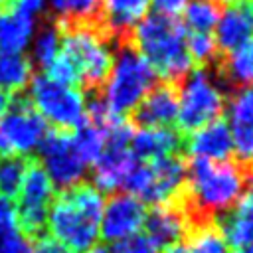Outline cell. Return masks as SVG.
I'll list each match as a JSON object with an SVG mask.
<instances>
[{
	"label": "cell",
	"instance_id": "obj_27",
	"mask_svg": "<svg viewBox=\"0 0 253 253\" xmlns=\"http://www.w3.org/2000/svg\"><path fill=\"white\" fill-rule=\"evenodd\" d=\"M186 49H188L192 63H198L200 67L217 65L219 61V49H217L213 34L186 32Z\"/></svg>",
	"mask_w": 253,
	"mask_h": 253
},
{
	"label": "cell",
	"instance_id": "obj_25",
	"mask_svg": "<svg viewBox=\"0 0 253 253\" xmlns=\"http://www.w3.org/2000/svg\"><path fill=\"white\" fill-rule=\"evenodd\" d=\"M59 42H61V36H59V28L57 24L51 20V22H45L43 26H40V30L34 34L32 38V57L30 61L40 65L42 69H47L57 51H59Z\"/></svg>",
	"mask_w": 253,
	"mask_h": 253
},
{
	"label": "cell",
	"instance_id": "obj_21",
	"mask_svg": "<svg viewBox=\"0 0 253 253\" xmlns=\"http://www.w3.org/2000/svg\"><path fill=\"white\" fill-rule=\"evenodd\" d=\"M217 67H219V77L229 87L239 89L253 85V40L225 53L217 61Z\"/></svg>",
	"mask_w": 253,
	"mask_h": 253
},
{
	"label": "cell",
	"instance_id": "obj_7",
	"mask_svg": "<svg viewBox=\"0 0 253 253\" xmlns=\"http://www.w3.org/2000/svg\"><path fill=\"white\" fill-rule=\"evenodd\" d=\"M28 101L45 123L59 130H73L87 121V99L79 87L36 75L30 81Z\"/></svg>",
	"mask_w": 253,
	"mask_h": 253
},
{
	"label": "cell",
	"instance_id": "obj_40",
	"mask_svg": "<svg viewBox=\"0 0 253 253\" xmlns=\"http://www.w3.org/2000/svg\"><path fill=\"white\" fill-rule=\"evenodd\" d=\"M14 2H16V0H0V8H2V6H10V4H14Z\"/></svg>",
	"mask_w": 253,
	"mask_h": 253
},
{
	"label": "cell",
	"instance_id": "obj_20",
	"mask_svg": "<svg viewBox=\"0 0 253 253\" xmlns=\"http://www.w3.org/2000/svg\"><path fill=\"white\" fill-rule=\"evenodd\" d=\"M36 34V18L18 6L0 8V51L22 53Z\"/></svg>",
	"mask_w": 253,
	"mask_h": 253
},
{
	"label": "cell",
	"instance_id": "obj_31",
	"mask_svg": "<svg viewBox=\"0 0 253 253\" xmlns=\"http://www.w3.org/2000/svg\"><path fill=\"white\" fill-rule=\"evenodd\" d=\"M111 253H158V249L154 247V243L146 235L136 233L128 239L117 241Z\"/></svg>",
	"mask_w": 253,
	"mask_h": 253
},
{
	"label": "cell",
	"instance_id": "obj_29",
	"mask_svg": "<svg viewBox=\"0 0 253 253\" xmlns=\"http://www.w3.org/2000/svg\"><path fill=\"white\" fill-rule=\"evenodd\" d=\"M26 158H2L0 160V194L6 198H14L20 190L24 172H26Z\"/></svg>",
	"mask_w": 253,
	"mask_h": 253
},
{
	"label": "cell",
	"instance_id": "obj_16",
	"mask_svg": "<svg viewBox=\"0 0 253 253\" xmlns=\"http://www.w3.org/2000/svg\"><path fill=\"white\" fill-rule=\"evenodd\" d=\"M142 227L146 231L144 235L154 243V247L164 249L186 237L190 229V219L180 202L162 204V206H154L146 213Z\"/></svg>",
	"mask_w": 253,
	"mask_h": 253
},
{
	"label": "cell",
	"instance_id": "obj_4",
	"mask_svg": "<svg viewBox=\"0 0 253 253\" xmlns=\"http://www.w3.org/2000/svg\"><path fill=\"white\" fill-rule=\"evenodd\" d=\"M134 51L150 65L156 77L166 83H180L192 71L186 49V30L176 16H144L126 40Z\"/></svg>",
	"mask_w": 253,
	"mask_h": 253
},
{
	"label": "cell",
	"instance_id": "obj_22",
	"mask_svg": "<svg viewBox=\"0 0 253 253\" xmlns=\"http://www.w3.org/2000/svg\"><path fill=\"white\" fill-rule=\"evenodd\" d=\"M34 73V63L24 53H12V51H0V91L8 93L10 97L14 93L24 91Z\"/></svg>",
	"mask_w": 253,
	"mask_h": 253
},
{
	"label": "cell",
	"instance_id": "obj_37",
	"mask_svg": "<svg viewBox=\"0 0 253 253\" xmlns=\"http://www.w3.org/2000/svg\"><path fill=\"white\" fill-rule=\"evenodd\" d=\"M83 253H111L107 247H101V245H93L91 249H87V251H83Z\"/></svg>",
	"mask_w": 253,
	"mask_h": 253
},
{
	"label": "cell",
	"instance_id": "obj_34",
	"mask_svg": "<svg viewBox=\"0 0 253 253\" xmlns=\"http://www.w3.org/2000/svg\"><path fill=\"white\" fill-rule=\"evenodd\" d=\"M8 225H18L16 223V208L10 198L0 194V229Z\"/></svg>",
	"mask_w": 253,
	"mask_h": 253
},
{
	"label": "cell",
	"instance_id": "obj_14",
	"mask_svg": "<svg viewBox=\"0 0 253 253\" xmlns=\"http://www.w3.org/2000/svg\"><path fill=\"white\" fill-rule=\"evenodd\" d=\"M213 30L217 49L223 55L253 40V0H239L225 6Z\"/></svg>",
	"mask_w": 253,
	"mask_h": 253
},
{
	"label": "cell",
	"instance_id": "obj_18",
	"mask_svg": "<svg viewBox=\"0 0 253 253\" xmlns=\"http://www.w3.org/2000/svg\"><path fill=\"white\" fill-rule=\"evenodd\" d=\"M128 146L136 160L146 162L176 154L184 146V136L170 126H140L138 130H132Z\"/></svg>",
	"mask_w": 253,
	"mask_h": 253
},
{
	"label": "cell",
	"instance_id": "obj_35",
	"mask_svg": "<svg viewBox=\"0 0 253 253\" xmlns=\"http://www.w3.org/2000/svg\"><path fill=\"white\" fill-rule=\"evenodd\" d=\"M47 2L49 0H16L14 6H18L22 12H26V14H30V16L36 18V14H40L45 8Z\"/></svg>",
	"mask_w": 253,
	"mask_h": 253
},
{
	"label": "cell",
	"instance_id": "obj_33",
	"mask_svg": "<svg viewBox=\"0 0 253 253\" xmlns=\"http://www.w3.org/2000/svg\"><path fill=\"white\" fill-rule=\"evenodd\" d=\"M188 2H190V0H150V4L156 8V12H158V14H166V16H176V14H180V12L186 8Z\"/></svg>",
	"mask_w": 253,
	"mask_h": 253
},
{
	"label": "cell",
	"instance_id": "obj_32",
	"mask_svg": "<svg viewBox=\"0 0 253 253\" xmlns=\"http://www.w3.org/2000/svg\"><path fill=\"white\" fill-rule=\"evenodd\" d=\"M32 253H71L65 245H61L57 239L51 235H38L36 241L32 243Z\"/></svg>",
	"mask_w": 253,
	"mask_h": 253
},
{
	"label": "cell",
	"instance_id": "obj_30",
	"mask_svg": "<svg viewBox=\"0 0 253 253\" xmlns=\"http://www.w3.org/2000/svg\"><path fill=\"white\" fill-rule=\"evenodd\" d=\"M0 253H32V243L18 225H8L0 229Z\"/></svg>",
	"mask_w": 253,
	"mask_h": 253
},
{
	"label": "cell",
	"instance_id": "obj_5",
	"mask_svg": "<svg viewBox=\"0 0 253 253\" xmlns=\"http://www.w3.org/2000/svg\"><path fill=\"white\" fill-rule=\"evenodd\" d=\"M156 75L128 42L117 45L111 71L97 93L111 115L126 117L154 87Z\"/></svg>",
	"mask_w": 253,
	"mask_h": 253
},
{
	"label": "cell",
	"instance_id": "obj_36",
	"mask_svg": "<svg viewBox=\"0 0 253 253\" xmlns=\"http://www.w3.org/2000/svg\"><path fill=\"white\" fill-rule=\"evenodd\" d=\"M10 101H12V97L8 95V93H4V91H0V117L4 115V111L8 109V105H10Z\"/></svg>",
	"mask_w": 253,
	"mask_h": 253
},
{
	"label": "cell",
	"instance_id": "obj_12",
	"mask_svg": "<svg viewBox=\"0 0 253 253\" xmlns=\"http://www.w3.org/2000/svg\"><path fill=\"white\" fill-rule=\"evenodd\" d=\"M144 217L146 210L138 198L126 192L113 194L103 206L99 235L111 243L128 239L142 229Z\"/></svg>",
	"mask_w": 253,
	"mask_h": 253
},
{
	"label": "cell",
	"instance_id": "obj_28",
	"mask_svg": "<svg viewBox=\"0 0 253 253\" xmlns=\"http://www.w3.org/2000/svg\"><path fill=\"white\" fill-rule=\"evenodd\" d=\"M229 126L253 128V85L239 87L229 101Z\"/></svg>",
	"mask_w": 253,
	"mask_h": 253
},
{
	"label": "cell",
	"instance_id": "obj_38",
	"mask_svg": "<svg viewBox=\"0 0 253 253\" xmlns=\"http://www.w3.org/2000/svg\"><path fill=\"white\" fill-rule=\"evenodd\" d=\"M219 6H229V4H235V2H239V0H215Z\"/></svg>",
	"mask_w": 253,
	"mask_h": 253
},
{
	"label": "cell",
	"instance_id": "obj_3",
	"mask_svg": "<svg viewBox=\"0 0 253 253\" xmlns=\"http://www.w3.org/2000/svg\"><path fill=\"white\" fill-rule=\"evenodd\" d=\"M103 206L105 198L101 190L93 184L79 182L53 196L45 227L51 237L65 245L71 253H83L99 239Z\"/></svg>",
	"mask_w": 253,
	"mask_h": 253
},
{
	"label": "cell",
	"instance_id": "obj_39",
	"mask_svg": "<svg viewBox=\"0 0 253 253\" xmlns=\"http://www.w3.org/2000/svg\"><path fill=\"white\" fill-rule=\"evenodd\" d=\"M237 253H253V245H249V247H243V249H239Z\"/></svg>",
	"mask_w": 253,
	"mask_h": 253
},
{
	"label": "cell",
	"instance_id": "obj_9",
	"mask_svg": "<svg viewBox=\"0 0 253 253\" xmlns=\"http://www.w3.org/2000/svg\"><path fill=\"white\" fill-rule=\"evenodd\" d=\"M47 134V125L32 103L24 97L10 101L0 117V156L24 158L40 148Z\"/></svg>",
	"mask_w": 253,
	"mask_h": 253
},
{
	"label": "cell",
	"instance_id": "obj_17",
	"mask_svg": "<svg viewBox=\"0 0 253 253\" xmlns=\"http://www.w3.org/2000/svg\"><path fill=\"white\" fill-rule=\"evenodd\" d=\"M184 146L192 158L204 160H227L233 152V140L229 125L223 119L211 121L196 130L184 140Z\"/></svg>",
	"mask_w": 253,
	"mask_h": 253
},
{
	"label": "cell",
	"instance_id": "obj_1",
	"mask_svg": "<svg viewBox=\"0 0 253 253\" xmlns=\"http://www.w3.org/2000/svg\"><path fill=\"white\" fill-rule=\"evenodd\" d=\"M55 22V20H53ZM59 28V51L45 69L55 81L81 87L97 95L111 71L115 59V42L97 26V22H55Z\"/></svg>",
	"mask_w": 253,
	"mask_h": 253
},
{
	"label": "cell",
	"instance_id": "obj_19",
	"mask_svg": "<svg viewBox=\"0 0 253 253\" xmlns=\"http://www.w3.org/2000/svg\"><path fill=\"white\" fill-rule=\"evenodd\" d=\"M225 241L233 249L253 245V184L245 188L239 200L217 221Z\"/></svg>",
	"mask_w": 253,
	"mask_h": 253
},
{
	"label": "cell",
	"instance_id": "obj_6",
	"mask_svg": "<svg viewBox=\"0 0 253 253\" xmlns=\"http://www.w3.org/2000/svg\"><path fill=\"white\" fill-rule=\"evenodd\" d=\"M186 170L188 164L178 154L146 162L138 160L130 176L126 178L123 190L138 198L142 204H176L182 200L186 188Z\"/></svg>",
	"mask_w": 253,
	"mask_h": 253
},
{
	"label": "cell",
	"instance_id": "obj_11",
	"mask_svg": "<svg viewBox=\"0 0 253 253\" xmlns=\"http://www.w3.org/2000/svg\"><path fill=\"white\" fill-rule=\"evenodd\" d=\"M38 150L42 158L40 164L47 172L53 186L65 190L83 180L89 164L83 160L75 144L73 130H59V128L47 130Z\"/></svg>",
	"mask_w": 253,
	"mask_h": 253
},
{
	"label": "cell",
	"instance_id": "obj_15",
	"mask_svg": "<svg viewBox=\"0 0 253 253\" xmlns=\"http://www.w3.org/2000/svg\"><path fill=\"white\" fill-rule=\"evenodd\" d=\"M178 115V85L176 83H154L144 99L130 113L136 126H168Z\"/></svg>",
	"mask_w": 253,
	"mask_h": 253
},
{
	"label": "cell",
	"instance_id": "obj_8",
	"mask_svg": "<svg viewBox=\"0 0 253 253\" xmlns=\"http://www.w3.org/2000/svg\"><path fill=\"white\" fill-rule=\"evenodd\" d=\"M225 97L219 85L206 69L190 71L178 83V115L180 132H192L211 121L221 119Z\"/></svg>",
	"mask_w": 253,
	"mask_h": 253
},
{
	"label": "cell",
	"instance_id": "obj_26",
	"mask_svg": "<svg viewBox=\"0 0 253 253\" xmlns=\"http://www.w3.org/2000/svg\"><path fill=\"white\" fill-rule=\"evenodd\" d=\"M55 22H97L101 0H49Z\"/></svg>",
	"mask_w": 253,
	"mask_h": 253
},
{
	"label": "cell",
	"instance_id": "obj_23",
	"mask_svg": "<svg viewBox=\"0 0 253 253\" xmlns=\"http://www.w3.org/2000/svg\"><path fill=\"white\" fill-rule=\"evenodd\" d=\"M184 253H227L229 245L217 225L213 221H202L188 229L186 237L182 239Z\"/></svg>",
	"mask_w": 253,
	"mask_h": 253
},
{
	"label": "cell",
	"instance_id": "obj_10",
	"mask_svg": "<svg viewBox=\"0 0 253 253\" xmlns=\"http://www.w3.org/2000/svg\"><path fill=\"white\" fill-rule=\"evenodd\" d=\"M53 182L43 166L36 160H28L26 172L16 194V223L26 237H38L47 223V211L53 202Z\"/></svg>",
	"mask_w": 253,
	"mask_h": 253
},
{
	"label": "cell",
	"instance_id": "obj_13",
	"mask_svg": "<svg viewBox=\"0 0 253 253\" xmlns=\"http://www.w3.org/2000/svg\"><path fill=\"white\" fill-rule=\"evenodd\" d=\"M150 0H101L97 26L119 45L128 40L136 24L148 16Z\"/></svg>",
	"mask_w": 253,
	"mask_h": 253
},
{
	"label": "cell",
	"instance_id": "obj_24",
	"mask_svg": "<svg viewBox=\"0 0 253 253\" xmlns=\"http://www.w3.org/2000/svg\"><path fill=\"white\" fill-rule=\"evenodd\" d=\"M182 12H184L182 26L186 32L211 34V30L215 28V24L219 20L221 6L215 0H190Z\"/></svg>",
	"mask_w": 253,
	"mask_h": 253
},
{
	"label": "cell",
	"instance_id": "obj_2",
	"mask_svg": "<svg viewBox=\"0 0 253 253\" xmlns=\"http://www.w3.org/2000/svg\"><path fill=\"white\" fill-rule=\"evenodd\" d=\"M253 184V166L233 160L192 158L186 170V188L182 208L188 213L190 227L202 221H213L225 213Z\"/></svg>",
	"mask_w": 253,
	"mask_h": 253
}]
</instances>
